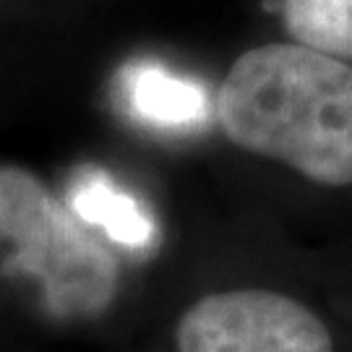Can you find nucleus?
Returning <instances> with one entry per match:
<instances>
[{"label":"nucleus","mask_w":352,"mask_h":352,"mask_svg":"<svg viewBox=\"0 0 352 352\" xmlns=\"http://www.w3.org/2000/svg\"><path fill=\"white\" fill-rule=\"evenodd\" d=\"M240 149L289 164L318 186H352V65L302 45L243 52L217 94Z\"/></svg>","instance_id":"f257e3e1"},{"label":"nucleus","mask_w":352,"mask_h":352,"mask_svg":"<svg viewBox=\"0 0 352 352\" xmlns=\"http://www.w3.org/2000/svg\"><path fill=\"white\" fill-rule=\"evenodd\" d=\"M0 243H11L13 266L42 282L52 314H102L118 292L113 253L58 201L37 175L0 167Z\"/></svg>","instance_id":"f03ea898"},{"label":"nucleus","mask_w":352,"mask_h":352,"mask_svg":"<svg viewBox=\"0 0 352 352\" xmlns=\"http://www.w3.org/2000/svg\"><path fill=\"white\" fill-rule=\"evenodd\" d=\"M177 352H334L327 324L274 289H227L196 300L175 329Z\"/></svg>","instance_id":"7ed1b4c3"},{"label":"nucleus","mask_w":352,"mask_h":352,"mask_svg":"<svg viewBox=\"0 0 352 352\" xmlns=\"http://www.w3.org/2000/svg\"><path fill=\"white\" fill-rule=\"evenodd\" d=\"M128 100L139 118L162 123V126H183L201 123L209 107L201 87L177 78L157 65H136L126 78Z\"/></svg>","instance_id":"20e7f679"},{"label":"nucleus","mask_w":352,"mask_h":352,"mask_svg":"<svg viewBox=\"0 0 352 352\" xmlns=\"http://www.w3.org/2000/svg\"><path fill=\"white\" fill-rule=\"evenodd\" d=\"M71 212L84 225L102 227L113 240L131 248H141L151 238V222L139 204L102 175L87 177L71 190Z\"/></svg>","instance_id":"39448f33"},{"label":"nucleus","mask_w":352,"mask_h":352,"mask_svg":"<svg viewBox=\"0 0 352 352\" xmlns=\"http://www.w3.org/2000/svg\"><path fill=\"white\" fill-rule=\"evenodd\" d=\"M285 26L302 47L352 60V0H285Z\"/></svg>","instance_id":"423d86ee"}]
</instances>
